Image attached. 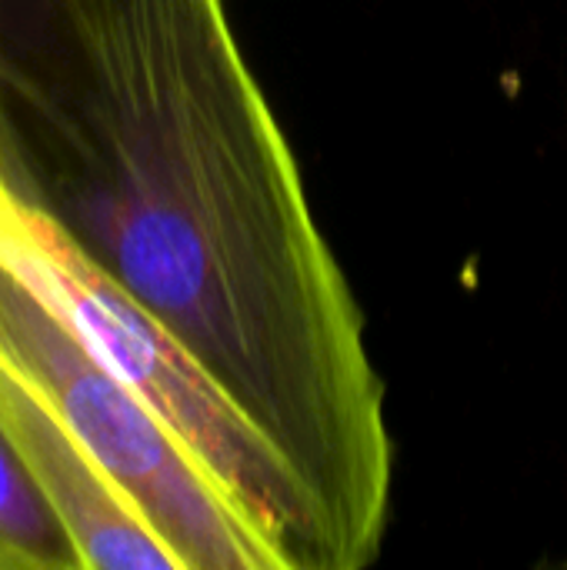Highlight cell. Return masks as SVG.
<instances>
[{
	"label": "cell",
	"instance_id": "6",
	"mask_svg": "<svg viewBox=\"0 0 567 570\" xmlns=\"http://www.w3.org/2000/svg\"><path fill=\"white\" fill-rule=\"evenodd\" d=\"M0 570H3V568H0Z\"/></svg>",
	"mask_w": 567,
	"mask_h": 570
},
{
	"label": "cell",
	"instance_id": "1",
	"mask_svg": "<svg viewBox=\"0 0 567 570\" xmlns=\"http://www.w3.org/2000/svg\"><path fill=\"white\" fill-rule=\"evenodd\" d=\"M0 174L287 461L331 570L368 568L384 384L224 0H0Z\"/></svg>",
	"mask_w": 567,
	"mask_h": 570
},
{
	"label": "cell",
	"instance_id": "3",
	"mask_svg": "<svg viewBox=\"0 0 567 570\" xmlns=\"http://www.w3.org/2000/svg\"><path fill=\"white\" fill-rule=\"evenodd\" d=\"M0 364L10 367L160 534L180 570H287L274 541L0 254Z\"/></svg>",
	"mask_w": 567,
	"mask_h": 570
},
{
	"label": "cell",
	"instance_id": "4",
	"mask_svg": "<svg viewBox=\"0 0 567 570\" xmlns=\"http://www.w3.org/2000/svg\"><path fill=\"white\" fill-rule=\"evenodd\" d=\"M0 428L70 534L84 570H180L160 534L50 404L0 364Z\"/></svg>",
	"mask_w": 567,
	"mask_h": 570
},
{
	"label": "cell",
	"instance_id": "5",
	"mask_svg": "<svg viewBox=\"0 0 567 570\" xmlns=\"http://www.w3.org/2000/svg\"><path fill=\"white\" fill-rule=\"evenodd\" d=\"M0 568L84 570L80 554L47 504L17 444L0 428Z\"/></svg>",
	"mask_w": 567,
	"mask_h": 570
},
{
	"label": "cell",
	"instance_id": "2",
	"mask_svg": "<svg viewBox=\"0 0 567 570\" xmlns=\"http://www.w3.org/2000/svg\"><path fill=\"white\" fill-rule=\"evenodd\" d=\"M0 254L244 508L287 570H331L321 514L287 461L127 291L10 190L3 174Z\"/></svg>",
	"mask_w": 567,
	"mask_h": 570
}]
</instances>
